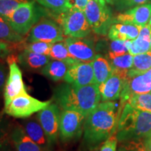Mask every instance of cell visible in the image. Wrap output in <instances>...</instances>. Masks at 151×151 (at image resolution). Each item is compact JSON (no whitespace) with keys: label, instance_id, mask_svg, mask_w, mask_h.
Wrapping results in <instances>:
<instances>
[{"label":"cell","instance_id":"6da1fadb","mask_svg":"<svg viewBox=\"0 0 151 151\" xmlns=\"http://www.w3.org/2000/svg\"><path fill=\"white\" fill-rule=\"evenodd\" d=\"M120 111L114 101H102L87 116L83 125V143L95 149L116 133Z\"/></svg>","mask_w":151,"mask_h":151},{"label":"cell","instance_id":"7a4b0ae2","mask_svg":"<svg viewBox=\"0 0 151 151\" xmlns=\"http://www.w3.org/2000/svg\"><path fill=\"white\" fill-rule=\"evenodd\" d=\"M53 100L63 110L77 111L87 117L99 104L101 94L96 83L78 87L66 83L55 88Z\"/></svg>","mask_w":151,"mask_h":151},{"label":"cell","instance_id":"3957f363","mask_svg":"<svg viewBox=\"0 0 151 151\" xmlns=\"http://www.w3.org/2000/svg\"><path fill=\"white\" fill-rule=\"evenodd\" d=\"M116 135L120 143L140 140L151 134V113L139 110L125 103L120 110Z\"/></svg>","mask_w":151,"mask_h":151},{"label":"cell","instance_id":"277c9868","mask_svg":"<svg viewBox=\"0 0 151 151\" xmlns=\"http://www.w3.org/2000/svg\"><path fill=\"white\" fill-rule=\"evenodd\" d=\"M52 16L61 26L65 36L85 38L91 32L92 28L83 11L70 9L65 12L55 13Z\"/></svg>","mask_w":151,"mask_h":151},{"label":"cell","instance_id":"5b68a950","mask_svg":"<svg viewBox=\"0 0 151 151\" xmlns=\"http://www.w3.org/2000/svg\"><path fill=\"white\" fill-rule=\"evenodd\" d=\"M41 17L42 13L35 3L29 1L20 5L6 20L17 33L24 37L28 35Z\"/></svg>","mask_w":151,"mask_h":151},{"label":"cell","instance_id":"8992f818","mask_svg":"<svg viewBox=\"0 0 151 151\" xmlns=\"http://www.w3.org/2000/svg\"><path fill=\"white\" fill-rule=\"evenodd\" d=\"M26 41L28 43L43 41L54 43L65 40L61 26L51 18L41 17L28 33Z\"/></svg>","mask_w":151,"mask_h":151},{"label":"cell","instance_id":"52a82bcc","mask_svg":"<svg viewBox=\"0 0 151 151\" xmlns=\"http://www.w3.org/2000/svg\"><path fill=\"white\" fill-rule=\"evenodd\" d=\"M51 102L52 100L40 101L27 93L15 97L4 106V112L14 118H26L48 107Z\"/></svg>","mask_w":151,"mask_h":151},{"label":"cell","instance_id":"ba28073f","mask_svg":"<svg viewBox=\"0 0 151 151\" xmlns=\"http://www.w3.org/2000/svg\"><path fill=\"white\" fill-rule=\"evenodd\" d=\"M86 117L74 111L63 110L60 113V138L63 142H69L81 137L83 132Z\"/></svg>","mask_w":151,"mask_h":151},{"label":"cell","instance_id":"9c48e42d","mask_svg":"<svg viewBox=\"0 0 151 151\" xmlns=\"http://www.w3.org/2000/svg\"><path fill=\"white\" fill-rule=\"evenodd\" d=\"M84 14L92 29L98 35H104L111 24V15L107 6H102L95 0H88Z\"/></svg>","mask_w":151,"mask_h":151},{"label":"cell","instance_id":"30bf717a","mask_svg":"<svg viewBox=\"0 0 151 151\" xmlns=\"http://www.w3.org/2000/svg\"><path fill=\"white\" fill-rule=\"evenodd\" d=\"M7 62L9 66V73L4 89V106L9 105L15 97L27 93L21 70L17 64L15 56L9 55L7 57Z\"/></svg>","mask_w":151,"mask_h":151},{"label":"cell","instance_id":"8fae6325","mask_svg":"<svg viewBox=\"0 0 151 151\" xmlns=\"http://www.w3.org/2000/svg\"><path fill=\"white\" fill-rule=\"evenodd\" d=\"M60 107L51 103L48 107L40 111L37 118L44 130L50 147L55 144L60 137Z\"/></svg>","mask_w":151,"mask_h":151},{"label":"cell","instance_id":"7c38bea8","mask_svg":"<svg viewBox=\"0 0 151 151\" xmlns=\"http://www.w3.org/2000/svg\"><path fill=\"white\" fill-rule=\"evenodd\" d=\"M151 92V69L139 75L127 77L120 94L121 107L135 94Z\"/></svg>","mask_w":151,"mask_h":151},{"label":"cell","instance_id":"4fadbf2b","mask_svg":"<svg viewBox=\"0 0 151 151\" xmlns=\"http://www.w3.org/2000/svg\"><path fill=\"white\" fill-rule=\"evenodd\" d=\"M64 81L78 87L95 83L92 62H78L71 65Z\"/></svg>","mask_w":151,"mask_h":151},{"label":"cell","instance_id":"5bb4252c","mask_svg":"<svg viewBox=\"0 0 151 151\" xmlns=\"http://www.w3.org/2000/svg\"><path fill=\"white\" fill-rule=\"evenodd\" d=\"M71 56L81 62H92L96 55L92 41L84 38L68 37L65 39Z\"/></svg>","mask_w":151,"mask_h":151},{"label":"cell","instance_id":"9a60e30c","mask_svg":"<svg viewBox=\"0 0 151 151\" xmlns=\"http://www.w3.org/2000/svg\"><path fill=\"white\" fill-rule=\"evenodd\" d=\"M127 77L113 71L112 75L104 83L99 86L101 101H114L120 97Z\"/></svg>","mask_w":151,"mask_h":151},{"label":"cell","instance_id":"2e32d148","mask_svg":"<svg viewBox=\"0 0 151 151\" xmlns=\"http://www.w3.org/2000/svg\"><path fill=\"white\" fill-rule=\"evenodd\" d=\"M150 16L151 3H147L120 14L117 16L116 20L120 23L132 24L143 27L148 24Z\"/></svg>","mask_w":151,"mask_h":151},{"label":"cell","instance_id":"e0dca14e","mask_svg":"<svg viewBox=\"0 0 151 151\" xmlns=\"http://www.w3.org/2000/svg\"><path fill=\"white\" fill-rule=\"evenodd\" d=\"M18 63L25 69L29 71H41L50 60V57L30 52L23 49L17 57Z\"/></svg>","mask_w":151,"mask_h":151},{"label":"cell","instance_id":"ac0fdd59","mask_svg":"<svg viewBox=\"0 0 151 151\" xmlns=\"http://www.w3.org/2000/svg\"><path fill=\"white\" fill-rule=\"evenodd\" d=\"M10 137L16 151H46L27 134L22 126L15 127Z\"/></svg>","mask_w":151,"mask_h":151},{"label":"cell","instance_id":"d6986e66","mask_svg":"<svg viewBox=\"0 0 151 151\" xmlns=\"http://www.w3.org/2000/svg\"><path fill=\"white\" fill-rule=\"evenodd\" d=\"M141 27L132 24L115 23L111 26L108 36L111 40H134L139 36Z\"/></svg>","mask_w":151,"mask_h":151},{"label":"cell","instance_id":"ffe728a7","mask_svg":"<svg viewBox=\"0 0 151 151\" xmlns=\"http://www.w3.org/2000/svg\"><path fill=\"white\" fill-rule=\"evenodd\" d=\"M22 127L24 128L27 134L35 143H37L46 151H50L51 147L49 144L44 130L41 127L38 119L37 120L35 119L27 120V122H24Z\"/></svg>","mask_w":151,"mask_h":151},{"label":"cell","instance_id":"44dd1931","mask_svg":"<svg viewBox=\"0 0 151 151\" xmlns=\"http://www.w3.org/2000/svg\"><path fill=\"white\" fill-rule=\"evenodd\" d=\"M150 32L151 27L148 24L141 27L139 36L135 39L131 41L128 50L129 53L134 56L136 55L150 51Z\"/></svg>","mask_w":151,"mask_h":151},{"label":"cell","instance_id":"7402d4cb","mask_svg":"<svg viewBox=\"0 0 151 151\" xmlns=\"http://www.w3.org/2000/svg\"><path fill=\"white\" fill-rule=\"evenodd\" d=\"M94 70V82L100 86L113 73V68L110 62L100 55H97L93 61L92 62Z\"/></svg>","mask_w":151,"mask_h":151},{"label":"cell","instance_id":"603a6c76","mask_svg":"<svg viewBox=\"0 0 151 151\" xmlns=\"http://www.w3.org/2000/svg\"><path fill=\"white\" fill-rule=\"evenodd\" d=\"M70 65L60 60H50L41 71V74L53 81H60L65 78Z\"/></svg>","mask_w":151,"mask_h":151},{"label":"cell","instance_id":"cb8c5ba5","mask_svg":"<svg viewBox=\"0 0 151 151\" xmlns=\"http://www.w3.org/2000/svg\"><path fill=\"white\" fill-rule=\"evenodd\" d=\"M49 57L50 59L60 60L67 63L69 65H72L76 63L78 60L74 59L68 50L67 44L65 40L52 43L51 48H50Z\"/></svg>","mask_w":151,"mask_h":151},{"label":"cell","instance_id":"d4e9b609","mask_svg":"<svg viewBox=\"0 0 151 151\" xmlns=\"http://www.w3.org/2000/svg\"><path fill=\"white\" fill-rule=\"evenodd\" d=\"M109 61L112 66L113 71L120 73L128 77V72L133 65V55L129 52L122 55L108 56Z\"/></svg>","mask_w":151,"mask_h":151},{"label":"cell","instance_id":"484cf974","mask_svg":"<svg viewBox=\"0 0 151 151\" xmlns=\"http://www.w3.org/2000/svg\"><path fill=\"white\" fill-rule=\"evenodd\" d=\"M151 69V50L133 57V65L128 72V77L139 75Z\"/></svg>","mask_w":151,"mask_h":151},{"label":"cell","instance_id":"4316f807","mask_svg":"<svg viewBox=\"0 0 151 151\" xmlns=\"http://www.w3.org/2000/svg\"><path fill=\"white\" fill-rule=\"evenodd\" d=\"M0 40L11 43H20L23 42L24 38L17 33L5 18L0 16Z\"/></svg>","mask_w":151,"mask_h":151},{"label":"cell","instance_id":"83f0119b","mask_svg":"<svg viewBox=\"0 0 151 151\" xmlns=\"http://www.w3.org/2000/svg\"><path fill=\"white\" fill-rule=\"evenodd\" d=\"M126 103L134 108L151 113V92L144 94H135L130 97Z\"/></svg>","mask_w":151,"mask_h":151},{"label":"cell","instance_id":"f1b7e54d","mask_svg":"<svg viewBox=\"0 0 151 151\" xmlns=\"http://www.w3.org/2000/svg\"><path fill=\"white\" fill-rule=\"evenodd\" d=\"M39 4L55 13L65 12L71 9L67 0H35Z\"/></svg>","mask_w":151,"mask_h":151},{"label":"cell","instance_id":"f546056e","mask_svg":"<svg viewBox=\"0 0 151 151\" xmlns=\"http://www.w3.org/2000/svg\"><path fill=\"white\" fill-rule=\"evenodd\" d=\"M29 0H0V16L6 19L22 4Z\"/></svg>","mask_w":151,"mask_h":151},{"label":"cell","instance_id":"4dcf8cb0","mask_svg":"<svg viewBox=\"0 0 151 151\" xmlns=\"http://www.w3.org/2000/svg\"><path fill=\"white\" fill-rule=\"evenodd\" d=\"M52 43L43 42V41H37V42H31L24 43L23 48L25 50L35 53L49 55Z\"/></svg>","mask_w":151,"mask_h":151},{"label":"cell","instance_id":"1f68e13d","mask_svg":"<svg viewBox=\"0 0 151 151\" xmlns=\"http://www.w3.org/2000/svg\"><path fill=\"white\" fill-rule=\"evenodd\" d=\"M10 139L8 124L2 115L0 114V151L7 150Z\"/></svg>","mask_w":151,"mask_h":151},{"label":"cell","instance_id":"d6a6232c","mask_svg":"<svg viewBox=\"0 0 151 151\" xmlns=\"http://www.w3.org/2000/svg\"><path fill=\"white\" fill-rule=\"evenodd\" d=\"M128 48L125 41L112 40L109 45V56H118L127 53Z\"/></svg>","mask_w":151,"mask_h":151},{"label":"cell","instance_id":"836d02e7","mask_svg":"<svg viewBox=\"0 0 151 151\" xmlns=\"http://www.w3.org/2000/svg\"><path fill=\"white\" fill-rule=\"evenodd\" d=\"M124 151H148L145 146L143 140H132L122 143Z\"/></svg>","mask_w":151,"mask_h":151},{"label":"cell","instance_id":"e575fe53","mask_svg":"<svg viewBox=\"0 0 151 151\" xmlns=\"http://www.w3.org/2000/svg\"><path fill=\"white\" fill-rule=\"evenodd\" d=\"M118 141L116 135L113 134L104 142L99 151H116Z\"/></svg>","mask_w":151,"mask_h":151},{"label":"cell","instance_id":"d590c367","mask_svg":"<svg viewBox=\"0 0 151 151\" xmlns=\"http://www.w3.org/2000/svg\"><path fill=\"white\" fill-rule=\"evenodd\" d=\"M14 44V43L0 40V58H4L10 55L12 51V45Z\"/></svg>","mask_w":151,"mask_h":151},{"label":"cell","instance_id":"8d00e7d4","mask_svg":"<svg viewBox=\"0 0 151 151\" xmlns=\"http://www.w3.org/2000/svg\"><path fill=\"white\" fill-rule=\"evenodd\" d=\"M71 9H79V10L84 11L86 8L88 0H67Z\"/></svg>","mask_w":151,"mask_h":151},{"label":"cell","instance_id":"74e56055","mask_svg":"<svg viewBox=\"0 0 151 151\" xmlns=\"http://www.w3.org/2000/svg\"><path fill=\"white\" fill-rule=\"evenodd\" d=\"M6 69L5 65L0 62V93L4 89V86L6 81Z\"/></svg>","mask_w":151,"mask_h":151},{"label":"cell","instance_id":"f35d334b","mask_svg":"<svg viewBox=\"0 0 151 151\" xmlns=\"http://www.w3.org/2000/svg\"><path fill=\"white\" fill-rule=\"evenodd\" d=\"M151 0H122V4L124 6L132 7L134 6H140L150 2Z\"/></svg>","mask_w":151,"mask_h":151},{"label":"cell","instance_id":"ab89813d","mask_svg":"<svg viewBox=\"0 0 151 151\" xmlns=\"http://www.w3.org/2000/svg\"><path fill=\"white\" fill-rule=\"evenodd\" d=\"M143 143H144L146 150L148 151H151V139L147 138V139H143Z\"/></svg>","mask_w":151,"mask_h":151},{"label":"cell","instance_id":"60d3db41","mask_svg":"<svg viewBox=\"0 0 151 151\" xmlns=\"http://www.w3.org/2000/svg\"><path fill=\"white\" fill-rule=\"evenodd\" d=\"M96 1H97L98 3L99 4H100L101 5H102V6H106V1L105 0H95Z\"/></svg>","mask_w":151,"mask_h":151},{"label":"cell","instance_id":"b9f144b4","mask_svg":"<svg viewBox=\"0 0 151 151\" xmlns=\"http://www.w3.org/2000/svg\"><path fill=\"white\" fill-rule=\"evenodd\" d=\"M106 2H107L109 4H114L115 2L117 1V0H105Z\"/></svg>","mask_w":151,"mask_h":151},{"label":"cell","instance_id":"7bdbcfd3","mask_svg":"<svg viewBox=\"0 0 151 151\" xmlns=\"http://www.w3.org/2000/svg\"><path fill=\"white\" fill-rule=\"evenodd\" d=\"M118 151H124V150H123V148H122V146H120V147H119V148H118Z\"/></svg>","mask_w":151,"mask_h":151},{"label":"cell","instance_id":"ee69618b","mask_svg":"<svg viewBox=\"0 0 151 151\" xmlns=\"http://www.w3.org/2000/svg\"><path fill=\"white\" fill-rule=\"evenodd\" d=\"M148 24L151 27V16H150V20H149V22H148Z\"/></svg>","mask_w":151,"mask_h":151},{"label":"cell","instance_id":"f6af8a7d","mask_svg":"<svg viewBox=\"0 0 151 151\" xmlns=\"http://www.w3.org/2000/svg\"><path fill=\"white\" fill-rule=\"evenodd\" d=\"M150 50H151V32H150Z\"/></svg>","mask_w":151,"mask_h":151},{"label":"cell","instance_id":"bcb514c9","mask_svg":"<svg viewBox=\"0 0 151 151\" xmlns=\"http://www.w3.org/2000/svg\"><path fill=\"white\" fill-rule=\"evenodd\" d=\"M93 151H98V150H97V149H95V150H93Z\"/></svg>","mask_w":151,"mask_h":151},{"label":"cell","instance_id":"7dc6e473","mask_svg":"<svg viewBox=\"0 0 151 151\" xmlns=\"http://www.w3.org/2000/svg\"><path fill=\"white\" fill-rule=\"evenodd\" d=\"M148 138H150V139H151V134H150V137H148Z\"/></svg>","mask_w":151,"mask_h":151}]
</instances>
